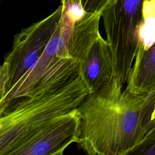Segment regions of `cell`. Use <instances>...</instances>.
Here are the masks:
<instances>
[{"label": "cell", "instance_id": "obj_5", "mask_svg": "<svg viewBox=\"0 0 155 155\" xmlns=\"http://www.w3.org/2000/svg\"><path fill=\"white\" fill-rule=\"evenodd\" d=\"M80 117L77 108L32 134L7 155H53L79 142Z\"/></svg>", "mask_w": 155, "mask_h": 155}, {"label": "cell", "instance_id": "obj_3", "mask_svg": "<svg viewBox=\"0 0 155 155\" xmlns=\"http://www.w3.org/2000/svg\"><path fill=\"white\" fill-rule=\"evenodd\" d=\"M144 0H114L102 13L114 65V78L124 85L139 45Z\"/></svg>", "mask_w": 155, "mask_h": 155}, {"label": "cell", "instance_id": "obj_15", "mask_svg": "<svg viewBox=\"0 0 155 155\" xmlns=\"http://www.w3.org/2000/svg\"><path fill=\"white\" fill-rule=\"evenodd\" d=\"M64 150H62L60 152H59L58 153H56V154H54L53 155H64Z\"/></svg>", "mask_w": 155, "mask_h": 155}, {"label": "cell", "instance_id": "obj_2", "mask_svg": "<svg viewBox=\"0 0 155 155\" xmlns=\"http://www.w3.org/2000/svg\"><path fill=\"white\" fill-rule=\"evenodd\" d=\"M89 93L79 76L58 88L14 101L0 113V155H7L32 134L78 108Z\"/></svg>", "mask_w": 155, "mask_h": 155}, {"label": "cell", "instance_id": "obj_9", "mask_svg": "<svg viewBox=\"0 0 155 155\" xmlns=\"http://www.w3.org/2000/svg\"><path fill=\"white\" fill-rule=\"evenodd\" d=\"M126 88L139 95L155 90V42L146 50H138Z\"/></svg>", "mask_w": 155, "mask_h": 155}, {"label": "cell", "instance_id": "obj_8", "mask_svg": "<svg viewBox=\"0 0 155 155\" xmlns=\"http://www.w3.org/2000/svg\"><path fill=\"white\" fill-rule=\"evenodd\" d=\"M80 76L90 93L97 91L114 77L111 50L101 35L94 41L80 62Z\"/></svg>", "mask_w": 155, "mask_h": 155}, {"label": "cell", "instance_id": "obj_11", "mask_svg": "<svg viewBox=\"0 0 155 155\" xmlns=\"http://www.w3.org/2000/svg\"><path fill=\"white\" fill-rule=\"evenodd\" d=\"M122 155H155V129Z\"/></svg>", "mask_w": 155, "mask_h": 155}, {"label": "cell", "instance_id": "obj_7", "mask_svg": "<svg viewBox=\"0 0 155 155\" xmlns=\"http://www.w3.org/2000/svg\"><path fill=\"white\" fill-rule=\"evenodd\" d=\"M64 57L70 56L68 54L59 22L53 36L38 62L0 101V113L5 110L14 101L25 96L30 93L47 70L59 59Z\"/></svg>", "mask_w": 155, "mask_h": 155}, {"label": "cell", "instance_id": "obj_14", "mask_svg": "<svg viewBox=\"0 0 155 155\" xmlns=\"http://www.w3.org/2000/svg\"><path fill=\"white\" fill-rule=\"evenodd\" d=\"M9 80L8 68L6 62H4L0 68V101L6 95L7 87Z\"/></svg>", "mask_w": 155, "mask_h": 155}, {"label": "cell", "instance_id": "obj_6", "mask_svg": "<svg viewBox=\"0 0 155 155\" xmlns=\"http://www.w3.org/2000/svg\"><path fill=\"white\" fill-rule=\"evenodd\" d=\"M61 4L63 10L60 25L68 54L81 62L101 35L99 25L101 15L85 12L80 0H61Z\"/></svg>", "mask_w": 155, "mask_h": 155}, {"label": "cell", "instance_id": "obj_10", "mask_svg": "<svg viewBox=\"0 0 155 155\" xmlns=\"http://www.w3.org/2000/svg\"><path fill=\"white\" fill-rule=\"evenodd\" d=\"M155 42V0H144L139 30L138 50H146Z\"/></svg>", "mask_w": 155, "mask_h": 155}, {"label": "cell", "instance_id": "obj_1", "mask_svg": "<svg viewBox=\"0 0 155 155\" xmlns=\"http://www.w3.org/2000/svg\"><path fill=\"white\" fill-rule=\"evenodd\" d=\"M145 94H134L114 77L78 107L79 148L88 155H122L145 136Z\"/></svg>", "mask_w": 155, "mask_h": 155}, {"label": "cell", "instance_id": "obj_4", "mask_svg": "<svg viewBox=\"0 0 155 155\" xmlns=\"http://www.w3.org/2000/svg\"><path fill=\"white\" fill-rule=\"evenodd\" d=\"M62 10L61 4L51 15L15 36L11 51L4 61L9 74L6 94L38 62L58 27Z\"/></svg>", "mask_w": 155, "mask_h": 155}, {"label": "cell", "instance_id": "obj_12", "mask_svg": "<svg viewBox=\"0 0 155 155\" xmlns=\"http://www.w3.org/2000/svg\"><path fill=\"white\" fill-rule=\"evenodd\" d=\"M143 109V127L145 136L155 129V90L145 94Z\"/></svg>", "mask_w": 155, "mask_h": 155}, {"label": "cell", "instance_id": "obj_13", "mask_svg": "<svg viewBox=\"0 0 155 155\" xmlns=\"http://www.w3.org/2000/svg\"><path fill=\"white\" fill-rule=\"evenodd\" d=\"M114 0H80L81 4L85 12L90 13L100 14Z\"/></svg>", "mask_w": 155, "mask_h": 155}]
</instances>
